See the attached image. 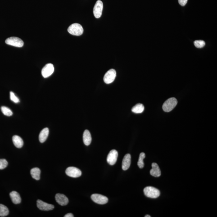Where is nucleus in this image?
Wrapping results in <instances>:
<instances>
[{"mask_svg":"<svg viewBox=\"0 0 217 217\" xmlns=\"http://www.w3.org/2000/svg\"><path fill=\"white\" fill-rule=\"evenodd\" d=\"M144 195L151 198H156L160 196V191L157 189L151 186L146 187L144 189Z\"/></svg>","mask_w":217,"mask_h":217,"instance_id":"nucleus-1","label":"nucleus"},{"mask_svg":"<svg viewBox=\"0 0 217 217\" xmlns=\"http://www.w3.org/2000/svg\"><path fill=\"white\" fill-rule=\"evenodd\" d=\"M68 31L70 34L74 36H80L84 32L83 27L79 24H73L69 27Z\"/></svg>","mask_w":217,"mask_h":217,"instance_id":"nucleus-2","label":"nucleus"},{"mask_svg":"<svg viewBox=\"0 0 217 217\" xmlns=\"http://www.w3.org/2000/svg\"><path fill=\"white\" fill-rule=\"evenodd\" d=\"M177 104H178V101L176 99L173 97V98L168 99L163 105V110L165 112H170L175 107Z\"/></svg>","mask_w":217,"mask_h":217,"instance_id":"nucleus-3","label":"nucleus"},{"mask_svg":"<svg viewBox=\"0 0 217 217\" xmlns=\"http://www.w3.org/2000/svg\"><path fill=\"white\" fill-rule=\"evenodd\" d=\"M6 43L8 45L19 47H23L24 44L22 40L16 37H10L7 38L6 40Z\"/></svg>","mask_w":217,"mask_h":217,"instance_id":"nucleus-4","label":"nucleus"},{"mask_svg":"<svg viewBox=\"0 0 217 217\" xmlns=\"http://www.w3.org/2000/svg\"><path fill=\"white\" fill-rule=\"evenodd\" d=\"M116 76V72L114 69L108 70L105 74L103 78L104 81L107 84L112 83L115 80Z\"/></svg>","mask_w":217,"mask_h":217,"instance_id":"nucleus-5","label":"nucleus"},{"mask_svg":"<svg viewBox=\"0 0 217 217\" xmlns=\"http://www.w3.org/2000/svg\"><path fill=\"white\" fill-rule=\"evenodd\" d=\"M66 173L68 176L73 178H79L82 174V172L80 169L73 166L68 167L66 169Z\"/></svg>","mask_w":217,"mask_h":217,"instance_id":"nucleus-6","label":"nucleus"},{"mask_svg":"<svg viewBox=\"0 0 217 217\" xmlns=\"http://www.w3.org/2000/svg\"><path fill=\"white\" fill-rule=\"evenodd\" d=\"M91 198L94 202L101 205L106 204L108 201L107 197L98 194H93L91 196Z\"/></svg>","mask_w":217,"mask_h":217,"instance_id":"nucleus-7","label":"nucleus"},{"mask_svg":"<svg viewBox=\"0 0 217 217\" xmlns=\"http://www.w3.org/2000/svg\"><path fill=\"white\" fill-rule=\"evenodd\" d=\"M103 3L100 0L97 1L93 9L94 15L96 18H99L102 15Z\"/></svg>","mask_w":217,"mask_h":217,"instance_id":"nucleus-8","label":"nucleus"},{"mask_svg":"<svg viewBox=\"0 0 217 217\" xmlns=\"http://www.w3.org/2000/svg\"><path fill=\"white\" fill-rule=\"evenodd\" d=\"M54 70V65L51 63L47 64L42 69V76L45 78L48 77L53 73Z\"/></svg>","mask_w":217,"mask_h":217,"instance_id":"nucleus-9","label":"nucleus"},{"mask_svg":"<svg viewBox=\"0 0 217 217\" xmlns=\"http://www.w3.org/2000/svg\"><path fill=\"white\" fill-rule=\"evenodd\" d=\"M118 156V154L117 151L115 150H111L109 153L107 159V163L111 165H115L117 160Z\"/></svg>","mask_w":217,"mask_h":217,"instance_id":"nucleus-10","label":"nucleus"},{"mask_svg":"<svg viewBox=\"0 0 217 217\" xmlns=\"http://www.w3.org/2000/svg\"><path fill=\"white\" fill-rule=\"evenodd\" d=\"M37 207L38 208L42 211H50L53 210L54 206L52 204H50L43 202L42 200H38L37 201Z\"/></svg>","mask_w":217,"mask_h":217,"instance_id":"nucleus-11","label":"nucleus"},{"mask_svg":"<svg viewBox=\"0 0 217 217\" xmlns=\"http://www.w3.org/2000/svg\"><path fill=\"white\" fill-rule=\"evenodd\" d=\"M56 202L62 206H65L69 203V200L65 195L62 194L58 193L55 196Z\"/></svg>","mask_w":217,"mask_h":217,"instance_id":"nucleus-12","label":"nucleus"},{"mask_svg":"<svg viewBox=\"0 0 217 217\" xmlns=\"http://www.w3.org/2000/svg\"><path fill=\"white\" fill-rule=\"evenodd\" d=\"M131 162V156L130 154H126L123 159L122 163V168L124 170H126L129 169Z\"/></svg>","mask_w":217,"mask_h":217,"instance_id":"nucleus-13","label":"nucleus"},{"mask_svg":"<svg viewBox=\"0 0 217 217\" xmlns=\"http://www.w3.org/2000/svg\"><path fill=\"white\" fill-rule=\"evenodd\" d=\"M152 169L150 170V174L154 177H159L161 175V171L159 165L156 163H153L152 165Z\"/></svg>","mask_w":217,"mask_h":217,"instance_id":"nucleus-14","label":"nucleus"},{"mask_svg":"<svg viewBox=\"0 0 217 217\" xmlns=\"http://www.w3.org/2000/svg\"><path fill=\"white\" fill-rule=\"evenodd\" d=\"M83 140L84 144L87 146L90 144L92 142V138L90 132L87 129L84 131L83 133Z\"/></svg>","mask_w":217,"mask_h":217,"instance_id":"nucleus-15","label":"nucleus"},{"mask_svg":"<svg viewBox=\"0 0 217 217\" xmlns=\"http://www.w3.org/2000/svg\"><path fill=\"white\" fill-rule=\"evenodd\" d=\"M10 196L11 197L12 202L14 204H20L21 202V198L20 194L17 192L15 191H12L10 193Z\"/></svg>","mask_w":217,"mask_h":217,"instance_id":"nucleus-16","label":"nucleus"},{"mask_svg":"<svg viewBox=\"0 0 217 217\" xmlns=\"http://www.w3.org/2000/svg\"><path fill=\"white\" fill-rule=\"evenodd\" d=\"M49 130L48 128H45L42 129L39 135V140L41 143H43L45 142L48 137Z\"/></svg>","mask_w":217,"mask_h":217,"instance_id":"nucleus-17","label":"nucleus"},{"mask_svg":"<svg viewBox=\"0 0 217 217\" xmlns=\"http://www.w3.org/2000/svg\"><path fill=\"white\" fill-rule=\"evenodd\" d=\"M12 140L14 145L17 148H21L24 145V141L19 136H14L13 137Z\"/></svg>","mask_w":217,"mask_h":217,"instance_id":"nucleus-18","label":"nucleus"},{"mask_svg":"<svg viewBox=\"0 0 217 217\" xmlns=\"http://www.w3.org/2000/svg\"><path fill=\"white\" fill-rule=\"evenodd\" d=\"M31 174L34 179L39 180L40 178L41 170L38 168H34L32 169L30 171Z\"/></svg>","mask_w":217,"mask_h":217,"instance_id":"nucleus-19","label":"nucleus"},{"mask_svg":"<svg viewBox=\"0 0 217 217\" xmlns=\"http://www.w3.org/2000/svg\"><path fill=\"white\" fill-rule=\"evenodd\" d=\"M144 110V107L143 104L138 103L133 106L132 109V111L135 114H140L143 112Z\"/></svg>","mask_w":217,"mask_h":217,"instance_id":"nucleus-20","label":"nucleus"},{"mask_svg":"<svg viewBox=\"0 0 217 217\" xmlns=\"http://www.w3.org/2000/svg\"><path fill=\"white\" fill-rule=\"evenodd\" d=\"M9 211L8 208L2 204H0V216L5 217L8 215Z\"/></svg>","mask_w":217,"mask_h":217,"instance_id":"nucleus-21","label":"nucleus"},{"mask_svg":"<svg viewBox=\"0 0 217 217\" xmlns=\"http://www.w3.org/2000/svg\"><path fill=\"white\" fill-rule=\"evenodd\" d=\"M145 158V154L144 153L142 152L140 154L138 162V165L140 169H142L144 167V164L143 160Z\"/></svg>","mask_w":217,"mask_h":217,"instance_id":"nucleus-22","label":"nucleus"},{"mask_svg":"<svg viewBox=\"0 0 217 217\" xmlns=\"http://www.w3.org/2000/svg\"><path fill=\"white\" fill-rule=\"evenodd\" d=\"M1 111L4 115L7 116H11L13 115L12 111L8 107L2 106L1 108Z\"/></svg>","mask_w":217,"mask_h":217,"instance_id":"nucleus-23","label":"nucleus"},{"mask_svg":"<svg viewBox=\"0 0 217 217\" xmlns=\"http://www.w3.org/2000/svg\"><path fill=\"white\" fill-rule=\"evenodd\" d=\"M194 44L197 48H201L205 46V43L203 40H196L194 42Z\"/></svg>","mask_w":217,"mask_h":217,"instance_id":"nucleus-24","label":"nucleus"},{"mask_svg":"<svg viewBox=\"0 0 217 217\" xmlns=\"http://www.w3.org/2000/svg\"><path fill=\"white\" fill-rule=\"evenodd\" d=\"M8 165V162L6 159H0V170L5 169L7 167Z\"/></svg>","mask_w":217,"mask_h":217,"instance_id":"nucleus-25","label":"nucleus"},{"mask_svg":"<svg viewBox=\"0 0 217 217\" xmlns=\"http://www.w3.org/2000/svg\"><path fill=\"white\" fill-rule=\"evenodd\" d=\"M10 99L12 101L15 103H18L20 102V100L17 97L15 94L13 92H10Z\"/></svg>","mask_w":217,"mask_h":217,"instance_id":"nucleus-26","label":"nucleus"},{"mask_svg":"<svg viewBox=\"0 0 217 217\" xmlns=\"http://www.w3.org/2000/svg\"><path fill=\"white\" fill-rule=\"evenodd\" d=\"M188 0H178V3L182 6H185Z\"/></svg>","mask_w":217,"mask_h":217,"instance_id":"nucleus-27","label":"nucleus"},{"mask_svg":"<svg viewBox=\"0 0 217 217\" xmlns=\"http://www.w3.org/2000/svg\"><path fill=\"white\" fill-rule=\"evenodd\" d=\"M65 217H74V215H73L71 213H69V214H66L65 215Z\"/></svg>","mask_w":217,"mask_h":217,"instance_id":"nucleus-28","label":"nucleus"},{"mask_svg":"<svg viewBox=\"0 0 217 217\" xmlns=\"http://www.w3.org/2000/svg\"><path fill=\"white\" fill-rule=\"evenodd\" d=\"M145 217H151V215H145Z\"/></svg>","mask_w":217,"mask_h":217,"instance_id":"nucleus-29","label":"nucleus"}]
</instances>
